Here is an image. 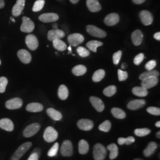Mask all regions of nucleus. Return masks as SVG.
<instances>
[{
	"label": "nucleus",
	"instance_id": "obj_1",
	"mask_svg": "<svg viewBox=\"0 0 160 160\" xmlns=\"http://www.w3.org/2000/svg\"><path fill=\"white\" fill-rule=\"evenodd\" d=\"M107 155V150L101 143H97L94 146L93 156L95 160H104Z\"/></svg>",
	"mask_w": 160,
	"mask_h": 160
},
{
	"label": "nucleus",
	"instance_id": "obj_2",
	"mask_svg": "<svg viewBox=\"0 0 160 160\" xmlns=\"http://www.w3.org/2000/svg\"><path fill=\"white\" fill-rule=\"evenodd\" d=\"M32 143L30 142H28L26 143H23L19 148L17 149L16 152L13 154L12 157V160H19L23 155L24 154L30 147H32Z\"/></svg>",
	"mask_w": 160,
	"mask_h": 160
},
{
	"label": "nucleus",
	"instance_id": "obj_3",
	"mask_svg": "<svg viewBox=\"0 0 160 160\" xmlns=\"http://www.w3.org/2000/svg\"><path fill=\"white\" fill-rule=\"evenodd\" d=\"M58 137V132L52 126H48L45 130L43 138L47 142H52L57 140Z\"/></svg>",
	"mask_w": 160,
	"mask_h": 160
},
{
	"label": "nucleus",
	"instance_id": "obj_4",
	"mask_svg": "<svg viewBox=\"0 0 160 160\" xmlns=\"http://www.w3.org/2000/svg\"><path fill=\"white\" fill-rule=\"evenodd\" d=\"M86 29L87 32L90 35L98 38H104L107 35V33L105 31L99 29L93 25H88L86 28Z\"/></svg>",
	"mask_w": 160,
	"mask_h": 160
},
{
	"label": "nucleus",
	"instance_id": "obj_5",
	"mask_svg": "<svg viewBox=\"0 0 160 160\" xmlns=\"http://www.w3.org/2000/svg\"><path fill=\"white\" fill-rule=\"evenodd\" d=\"M23 22L20 27V30L22 32L31 33L34 29V24L33 22L28 17L24 16L22 18Z\"/></svg>",
	"mask_w": 160,
	"mask_h": 160
},
{
	"label": "nucleus",
	"instance_id": "obj_6",
	"mask_svg": "<svg viewBox=\"0 0 160 160\" xmlns=\"http://www.w3.org/2000/svg\"><path fill=\"white\" fill-rule=\"evenodd\" d=\"M40 125L38 123H34L26 128L23 131V135L26 138L33 137L40 130Z\"/></svg>",
	"mask_w": 160,
	"mask_h": 160
},
{
	"label": "nucleus",
	"instance_id": "obj_7",
	"mask_svg": "<svg viewBox=\"0 0 160 160\" xmlns=\"http://www.w3.org/2000/svg\"><path fill=\"white\" fill-rule=\"evenodd\" d=\"M61 154L63 157H71L73 154V147L72 142L69 140L63 141L61 148Z\"/></svg>",
	"mask_w": 160,
	"mask_h": 160
},
{
	"label": "nucleus",
	"instance_id": "obj_8",
	"mask_svg": "<svg viewBox=\"0 0 160 160\" xmlns=\"http://www.w3.org/2000/svg\"><path fill=\"white\" fill-rule=\"evenodd\" d=\"M84 40V38L80 33H73L68 37V42L70 46H77L82 43Z\"/></svg>",
	"mask_w": 160,
	"mask_h": 160
},
{
	"label": "nucleus",
	"instance_id": "obj_9",
	"mask_svg": "<svg viewBox=\"0 0 160 160\" xmlns=\"http://www.w3.org/2000/svg\"><path fill=\"white\" fill-rule=\"evenodd\" d=\"M26 43L27 46L32 51H35L39 46V42L34 34H29L26 38Z\"/></svg>",
	"mask_w": 160,
	"mask_h": 160
},
{
	"label": "nucleus",
	"instance_id": "obj_10",
	"mask_svg": "<svg viewBox=\"0 0 160 160\" xmlns=\"http://www.w3.org/2000/svg\"><path fill=\"white\" fill-rule=\"evenodd\" d=\"M23 105V101L20 98H14L8 100L6 103V107L10 110L20 109Z\"/></svg>",
	"mask_w": 160,
	"mask_h": 160
},
{
	"label": "nucleus",
	"instance_id": "obj_11",
	"mask_svg": "<svg viewBox=\"0 0 160 160\" xmlns=\"http://www.w3.org/2000/svg\"><path fill=\"white\" fill-rule=\"evenodd\" d=\"M77 126L81 130L84 131H89L94 127V123L92 120L87 119H80L77 122Z\"/></svg>",
	"mask_w": 160,
	"mask_h": 160
},
{
	"label": "nucleus",
	"instance_id": "obj_12",
	"mask_svg": "<svg viewBox=\"0 0 160 160\" xmlns=\"http://www.w3.org/2000/svg\"><path fill=\"white\" fill-rule=\"evenodd\" d=\"M140 19L142 23L145 26H149L153 22V16L152 14L147 10H143L139 14Z\"/></svg>",
	"mask_w": 160,
	"mask_h": 160
},
{
	"label": "nucleus",
	"instance_id": "obj_13",
	"mask_svg": "<svg viewBox=\"0 0 160 160\" xmlns=\"http://www.w3.org/2000/svg\"><path fill=\"white\" fill-rule=\"evenodd\" d=\"M39 19L40 21L43 23H51L57 21L59 19V16L57 14L53 12L45 13L40 15L39 17Z\"/></svg>",
	"mask_w": 160,
	"mask_h": 160
},
{
	"label": "nucleus",
	"instance_id": "obj_14",
	"mask_svg": "<svg viewBox=\"0 0 160 160\" xmlns=\"http://www.w3.org/2000/svg\"><path fill=\"white\" fill-rule=\"evenodd\" d=\"M65 37V33L63 31L59 29L51 30L48 33V39L50 41H53L57 39H62Z\"/></svg>",
	"mask_w": 160,
	"mask_h": 160
},
{
	"label": "nucleus",
	"instance_id": "obj_15",
	"mask_svg": "<svg viewBox=\"0 0 160 160\" xmlns=\"http://www.w3.org/2000/svg\"><path fill=\"white\" fill-rule=\"evenodd\" d=\"M26 0H17L16 4L12 9V14L14 17L19 16L23 12L25 6Z\"/></svg>",
	"mask_w": 160,
	"mask_h": 160
},
{
	"label": "nucleus",
	"instance_id": "obj_16",
	"mask_svg": "<svg viewBox=\"0 0 160 160\" xmlns=\"http://www.w3.org/2000/svg\"><path fill=\"white\" fill-rule=\"evenodd\" d=\"M119 16L116 13H111L105 17L104 23L108 26H113L119 22Z\"/></svg>",
	"mask_w": 160,
	"mask_h": 160
},
{
	"label": "nucleus",
	"instance_id": "obj_17",
	"mask_svg": "<svg viewBox=\"0 0 160 160\" xmlns=\"http://www.w3.org/2000/svg\"><path fill=\"white\" fill-rule=\"evenodd\" d=\"M158 77H149L142 80L141 87L148 90L157 86L158 84Z\"/></svg>",
	"mask_w": 160,
	"mask_h": 160
},
{
	"label": "nucleus",
	"instance_id": "obj_18",
	"mask_svg": "<svg viewBox=\"0 0 160 160\" xmlns=\"http://www.w3.org/2000/svg\"><path fill=\"white\" fill-rule=\"evenodd\" d=\"M17 56L19 59L25 64L29 63L32 61V56L29 51L25 49H20L17 52Z\"/></svg>",
	"mask_w": 160,
	"mask_h": 160
},
{
	"label": "nucleus",
	"instance_id": "obj_19",
	"mask_svg": "<svg viewBox=\"0 0 160 160\" xmlns=\"http://www.w3.org/2000/svg\"><path fill=\"white\" fill-rule=\"evenodd\" d=\"M90 102L92 103V106L94 108V109L98 112H103L104 109V104L103 101L97 97L92 96L90 98Z\"/></svg>",
	"mask_w": 160,
	"mask_h": 160
},
{
	"label": "nucleus",
	"instance_id": "obj_20",
	"mask_svg": "<svg viewBox=\"0 0 160 160\" xmlns=\"http://www.w3.org/2000/svg\"><path fill=\"white\" fill-rule=\"evenodd\" d=\"M146 102L143 99H137L131 101L128 104V108L132 110H136L143 108Z\"/></svg>",
	"mask_w": 160,
	"mask_h": 160
},
{
	"label": "nucleus",
	"instance_id": "obj_21",
	"mask_svg": "<svg viewBox=\"0 0 160 160\" xmlns=\"http://www.w3.org/2000/svg\"><path fill=\"white\" fill-rule=\"evenodd\" d=\"M132 40L134 45L139 46L140 45L143 40V36L142 32L139 30H136L132 34Z\"/></svg>",
	"mask_w": 160,
	"mask_h": 160
},
{
	"label": "nucleus",
	"instance_id": "obj_22",
	"mask_svg": "<svg viewBox=\"0 0 160 160\" xmlns=\"http://www.w3.org/2000/svg\"><path fill=\"white\" fill-rule=\"evenodd\" d=\"M86 4L91 12H98L101 10L102 7L98 0H87Z\"/></svg>",
	"mask_w": 160,
	"mask_h": 160
},
{
	"label": "nucleus",
	"instance_id": "obj_23",
	"mask_svg": "<svg viewBox=\"0 0 160 160\" xmlns=\"http://www.w3.org/2000/svg\"><path fill=\"white\" fill-rule=\"evenodd\" d=\"M0 128L7 131H12L14 129L13 122L8 118L2 119L0 120Z\"/></svg>",
	"mask_w": 160,
	"mask_h": 160
},
{
	"label": "nucleus",
	"instance_id": "obj_24",
	"mask_svg": "<svg viewBox=\"0 0 160 160\" xmlns=\"http://www.w3.org/2000/svg\"><path fill=\"white\" fill-rule=\"evenodd\" d=\"M46 113L52 119L55 121L61 120L62 118V115L61 113L53 108H49L47 109Z\"/></svg>",
	"mask_w": 160,
	"mask_h": 160
},
{
	"label": "nucleus",
	"instance_id": "obj_25",
	"mask_svg": "<svg viewBox=\"0 0 160 160\" xmlns=\"http://www.w3.org/2000/svg\"><path fill=\"white\" fill-rule=\"evenodd\" d=\"M43 110V106L39 103H31L26 106V110L29 112H40Z\"/></svg>",
	"mask_w": 160,
	"mask_h": 160
},
{
	"label": "nucleus",
	"instance_id": "obj_26",
	"mask_svg": "<svg viewBox=\"0 0 160 160\" xmlns=\"http://www.w3.org/2000/svg\"><path fill=\"white\" fill-rule=\"evenodd\" d=\"M158 147V145L155 142H150L148 143L147 147L143 150V155L146 157H150L153 154Z\"/></svg>",
	"mask_w": 160,
	"mask_h": 160
},
{
	"label": "nucleus",
	"instance_id": "obj_27",
	"mask_svg": "<svg viewBox=\"0 0 160 160\" xmlns=\"http://www.w3.org/2000/svg\"><path fill=\"white\" fill-rule=\"evenodd\" d=\"M107 149L110 151L109 158L110 160H114L119 154V149L115 143H111L109 145Z\"/></svg>",
	"mask_w": 160,
	"mask_h": 160
},
{
	"label": "nucleus",
	"instance_id": "obj_28",
	"mask_svg": "<svg viewBox=\"0 0 160 160\" xmlns=\"http://www.w3.org/2000/svg\"><path fill=\"white\" fill-rule=\"evenodd\" d=\"M132 93L138 97H145L148 95V90L142 87H135L132 88Z\"/></svg>",
	"mask_w": 160,
	"mask_h": 160
},
{
	"label": "nucleus",
	"instance_id": "obj_29",
	"mask_svg": "<svg viewBox=\"0 0 160 160\" xmlns=\"http://www.w3.org/2000/svg\"><path fill=\"white\" fill-rule=\"evenodd\" d=\"M58 95L60 99L62 100H66L69 96L68 89L67 86L63 84L59 86L58 92Z\"/></svg>",
	"mask_w": 160,
	"mask_h": 160
},
{
	"label": "nucleus",
	"instance_id": "obj_30",
	"mask_svg": "<svg viewBox=\"0 0 160 160\" xmlns=\"http://www.w3.org/2000/svg\"><path fill=\"white\" fill-rule=\"evenodd\" d=\"M89 150V145L84 139L80 140L78 143V151L80 154H86Z\"/></svg>",
	"mask_w": 160,
	"mask_h": 160
},
{
	"label": "nucleus",
	"instance_id": "obj_31",
	"mask_svg": "<svg viewBox=\"0 0 160 160\" xmlns=\"http://www.w3.org/2000/svg\"><path fill=\"white\" fill-rule=\"evenodd\" d=\"M53 46L59 51H64L67 49L66 43L61 39H57L53 40Z\"/></svg>",
	"mask_w": 160,
	"mask_h": 160
},
{
	"label": "nucleus",
	"instance_id": "obj_32",
	"mask_svg": "<svg viewBox=\"0 0 160 160\" xmlns=\"http://www.w3.org/2000/svg\"><path fill=\"white\" fill-rule=\"evenodd\" d=\"M111 112H112V114H113V116H114V118H116L117 119H123L126 118L125 112L120 108H113L111 110Z\"/></svg>",
	"mask_w": 160,
	"mask_h": 160
},
{
	"label": "nucleus",
	"instance_id": "obj_33",
	"mask_svg": "<svg viewBox=\"0 0 160 160\" xmlns=\"http://www.w3.org/2000/svg\"><path fill=\"white\" fill-rule=\"evenodd\" d=\"M103 44V43L100 42V41L93 40L89 41L87 43L86 46L88 48V49L89 50H90L91 51L93 52H96L97 48L99 47V46H102Z\"/></svg>",
	"mask_w": 160,
	"mask_h": 160
},
{
	"label": "nucleus",
	"instance_id": "obj_34",
	"mask_svg": "<svg viewBox=\"0 0 160 160\" xmlns=\"http://www.w3.org/2000/svg\"><path fill=\"white\" fill-rule=\"evenodd\" d=\"M160 75V73L158 71H156V70H151V71H148L147 72H145L142 74L139 75V79L141 80H143L145 78H149V77H158Z\"/></svg>",
	"mask_w": 160,
	"mask_h": 160
},
{
	"label": "nucleus",
	"instance_id": "obj_35",
	"mask_svg": "<svg viewBox=\"0 0 160 160\" xmlns=\"http://www.w3.org/2000/svg\"><path fill=\"white\" fill-rule=\"evenodd\" d=\"M72 72L76 76H81L86 74L87 68L83 65H78L72 68Z\"/></svg>",
	"mask_w": 160,
	"mask_h": 160
},
{
	"label": "nucleus",
	"instance_id": "obj_36",
	"mask_svg": "<svg viewBox=\"0 0 160 160\" xmlns=\"http://www.w3.org/2000/svg\"><path fill=\"white\" fill-rule=\"evenodd\" d=\"M105 74H106V72L104 69H98L92 75V81L95 82H99L103 80L105 76Z\"/></svg>",
	"mask_w": 160,
	"mask_h": 160
},
{
	"label": "nucleus",
	"instance_id": "obj_37",
	"mask_svg": "<svg viewBox=\"0 0 160 160\" xmlns=\"http://www.w3.org/2000/svg\"><path fill=\"white\" fill-rule=\"evenodd\" d=\"M116 91L117 88L116 86H110L104 89L103 94L107 97H112L116 94Z\"/></svg>",
	"mask_w": 160,
	"mask_h": 160
},
{
	"label": "nucleus",
	"instance_id": "obj_38",
	"mask_svg": "<svg viewBox=\"0 0 160 160\" xmlns=\"http://www.w3.org/2000/svg\"><path fill=\"white\" fill-rule=\"evenodd\" d=\"M135 138L133 137H129L126 138H118V142L119 143V145H122L124 144L126 145H131V143L135 142Z\"/></svg>",
	"mask_w": 160,
	"mask_h": 160
},
{
	"label": "nucleus",
	"instance_id": "obj_39",
	"mask_svg": "<svg viewBox=\"0 0 160 160\" xmlns=\"http://www.w3.org/2000/svg\"><path fill=\"white\" fill-rule=\"evenodd\" d=\"M112 124L109 120H105L98 126V129L101 131L108 132L111 129Z\"/></svg>",
	"mask_w": 160,
	"mask_h": 160
},
{
	"label": "nucleus",
	"instance_id": "obj_40",
	"mask_svg": "<svg viewBox=\"0 0 160 160\" xmlns=\"http://www.w3.org/2000/svg\"><path fill=\"white\" fill-rule=\"evenodd\" d=\"M135 134L139 137H142L149 135L151 133V130L148 128H142V129H137L135 130Z\"/></svg>",
	"mask_w": 160,
	"mask_h": 160
},
{
	"label": "nucleus",
	"instance_id": "obj_41",
	"mask_svg": "<svg viewBox=\"0 0 160 160\" xmlns=\"http://www.w3.org/2000/svg\"><path fill=\"white\" fill-rule=\"evenodd\" d=\"M45 0H38L34 2L33 7L32 10L34 12H38L40 11L45 5Z\"/></svg>",
	"mask_w": 160,
	"mask_h": 160
},
{
	"label": "nucleus",
	"instance_id": "obj_42",
	"mask_svg": "<svg viewBox=\"0 0 160 160\" xmlns=\"http://www.w3.org/2000/svg\"><path fill=\"white\" fill-rule=\"evenodd\" d=\"M77 51L78 52V55L81 57L85 58L87 57L90 55V51L87 50L86 48L82 47V46H79L77 48Z\"/></svg>",
	"mask_w": 160,
	"mask_h": 160
},
{
	"label": "nucleus",
	"instance_id": "obj_43",
	"mask_svg": "<svg viewBox=\"0 0 160 160\" xmlns=\"http://www.w3.org/2000/svg\"><path fill=\"white\" fill-rule=\"evenodd\" d=\"M58 149H59V143L56 142L52 146L51 148L49 150L48 152V155L50 157H55L56 155L57 154Z\"/></svg>",
	"mask_w": 160,
	"mask_h": 160
},
{
	"label": "nucleus",
	"instance_id": "obj_44",
	"mask_svg": "<svg viewBox=\"0 0 160 160\" xmlns=\"http://www.w3.org/2000/svg\"><path fill=\"white\" fill-rule=\"evenodd\" d=\"M8 84V80L5 77H0V93H3L6 91V87Z\"/></svg>",
	"mask_w": 160,
	"mask_h": 160
},
{
	"label": "nucleus",
	"instance_id": "obj_45",
	"mask_svg": "<svg viewBox=\"0 0 160 160\" xmlns=\"http://www.w3.org/2000/svg\"><path fill=\"white\" fill-rule=\"evenodd\" d=\"M144 58H145V57H144L143 53H139L134 58L133 63H134V64H135L136 65H139L143 61Z\"/></svg>",
	"mask_w": 160,
	"mask_h": 160
},
{
	"label": "nucleus",
	"instance_id": "obj_46",
	"mask_svg": "<svg viewBox=\"0 0 160 160\" xmlns=\"http://www.w3.org/2000/svg\"><path fill=\"white\" fill-rule=\"evenodd\" d=\"M128 74L126 71H122V69L118 70V78L120 81H123L128 78Z\"/></svg>",
	"mask_w": 160,
	"mask_h": 160
},
{
	"label": "nucleus",
	"instance_id": "obj_47",
	"mask_svg": "<svg viewBox=\"0 0 160 160\" xmlns=\"http://www.w3.org/2000/svg\"><path fill=\"white\" fill-rule=\"evenodd\" d=\"M122 57V51H119L114 53L113 55V62L115 65H118L120 62V59Z\"/></svg>",
	"mask_w": 160,
	"mask_h": 160
},
{
	"label": "nucleus",
	"instance_id": "obj_48",
	"mask_svg": "<svg viewBox=\"0 0 160 160\" xmlns=\"http://www.w3.org/2000/svg\"><path fill=\"white\" fill-rule=\"evenodd\" d=\"M147 110L150 114L155 115V116H160V109L158 108L149 107L148 109H147Z\"/></svg>",
	"mask_w": 160,
	"mask_h": 160
},
{
	"label": "nucleus",
	"instance_id": "obj_49",
	"mask_svg": "<svg viewBox=\"0 0 160 160\" xmlns=\"http://www.w3.org/2000/svg\"><path fill=\"white\" fill-rule=\"evenodd\" d=\"M157 62L155 60H151L145 65V68L147 69L148 71H151L152 70L156 67Z\"/></svg>",
	"mask_w": 160,
	"mask_h": 160
},
{
	"label": "nucleus",
	"instance_id": "obj_50",
	"mask_svg": "<svg viewBox=\"0 0 160 160\" xmlns=\"http://www.w3.org/2000/svg\"><path fill=\"white\" fill-rule=\"evenodd\" d=\"M39 157V155L37 152H34L29 157L28 160H38Z\"/></svg>",
	"mask_w": 160,
	"mask_h": 160
},
{
	"label": "nucleus",
	"instance_id": "obj_51",
	"mask_svg": "<svg viewBox=\"0 0 160 160\" xmlns=\"http://www.w3.org/2000/svg\"><path fill=\"white\" fill-rule=\"evenodd\" d=\"M132 1L136 4H141L145 1V0H132Z\"/></svg>",
	"mask_w": 160,
	"mask_h": 160
},
{
	"label": "nucleus",
	"instance_id": "obj_52",
	"mask_svg": "<svg viewBox=\"0 0 160 160\" xmlns=\"http://www.w3.org/2000/svg\"><path fill=\"white\" fill-rule=\"evenodd\" d=\"M154 38L156 40H160V32H157L156 33H155L154 35Z\"/></svg>",
	"mask_w": 160,
	"mask_h": 160
},
{
	"label": "nucleus",
	"instance_id": "obj_53",
	"mask_svg": "<svg viewBox=\"0 0 160 160\" xmlns=\"http://www.w3.org/2000/svg\"><path fill=\"white\" fill-rule=\"evenodd\" d=\"M5 6V2L4 0H0V8H2Z\"/></svg>",
	"mask_w": 160,
	"mask_h": 160
},
{
	"label": "nucleus",
	"instance_id": "obj_54",
	"mask_svg": "<svg viewBox=\"0 0 160 160\" xmlns=\"http://www.w3.org/2000/svg\"><path fill=\"white\" fill-rule=\"evenodd\" d=\"M80 0H70V1L72 3V4H76L77 2H78Z\"/></svg>",
	"mask_w": 160,
	"mask_h": 160
},
{
	"label": "nucleus",
	"instance_id": "obj_55",
	"mask_svg": "<svg viewBox=\"0 0 160 160\" xmlns=\"http://www.w3.org/2000/svg\"><path fill=\"white\" fill-rule=\"evenodd\" d=\"M155 126L157 128H160V121H158L155 123Z\"/></svg>",
	"mask_w": 160,
	"mask_h": 160
},
{
	"label": "nucleus",
	"instance_id": "obj_56",
	"mask_svg": "<svg viewBox=\"0 0 160 160\" xmlns=\"http://www.w3.org/2000/svg\"><path fill=\"white\" fill-rule=\"evenodd\" d=\"M156 136L158 138H160V131H158L156 133Z\"/></svg>",
	"mask_w": 160,
	"mask_h": 160
},
{
	"label": "nucleus",
	"instance_id": "obj_57",
	"mask_svg": "<svg viewBox=\"0 0 160 160\" xmlns=\"http://www.w3.org/2000/svg\"><path fill=\"white\" fill-rule=\"evenodd\" d=\"M53 29H58V24H54L53 25Z\"/></svg>",
	"mask_w": 160,
	"mask_h": 160
},
{
	"label": "nucleus",
	"instance_id": "obj_58",
	"mask_svg": "<svg viewBox=\"0 0 160 160\" xmlns=\"http://www.w3.org/2000/svg\"><path fill=\"white\" fill-rule=\"evenodd\" d=\"M122 69L125 68V63H123V64H122Z\"/></svg>",
	"mask_w": 160,
	"mask_h": 160
},
{
	"label": "nucleus",
	"instance_id": "obj_59",
	"mask_svg": "<svg viewBox=\"0 0 160 160\" xmlns=\"http://www.w3.org/2000/svg\"><path fill=\"white\" fill-rule=\"evenodd\" d=\"M68 49L69 51V53L71 52V46H69Z\"/></svg>",
	"mask_w": 160,
	"mask_h": 160
},
{
	"label": "nucleus",
	"instance_id": "obj_60",
	"mask_svg": "<svg viewBox=\"0 0 160 160\" xmlns=\"http://www.w3.org/2000/svg\"><path fill=\"white\" fill-rule=\"evenodd\" d=\"M10 19H11V20H12V22H16V20H14V18H12V17H11V18H10Z\"/></svg>",
	"mask_w": 160,
	"mask_h": 160
},
{
	"label": "nucleus",
	"instance_id": "obj_61",
	"mask_svg": "<svg viewBox=\"0 0 160 160\" xmlns=\"http://www.w3.org/2000/svg\"><path fill=\"white\" fill-rule=\"evenodd\" d=\"M133 160H143L142 159H141V158H136V159H134Z\"/></svg>",
	"mask_w": 160,
	"mask_h": 160
},
{
	"label": "nucleus",
	"instance_id": "obj_62",
	"mask_svg": "<svg viewBox=\"0 0 160 160\" xmlns=\"http://www.w3.org/2000/svg\"><path fill=\"white\" fill-rule=\"evenodd\" d=\"M1 60H0V65H1Z\"/></svg>",
	"mask_w": 160,
	"mask_h": 160
}]
</instances>
